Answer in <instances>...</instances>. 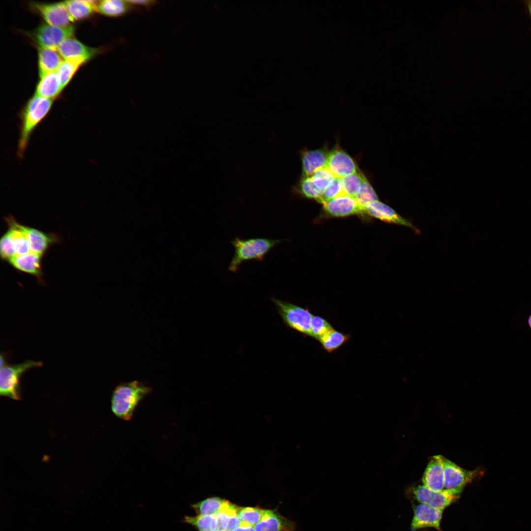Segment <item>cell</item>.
<instances>
[{
  "mask_svg": "<svg viewBox=\"0 0 531 531\" xmlns=\"http://www.w3.org/2000/svg\"><path fill=\"white\" fill-rule=\"evenodd\" d=\"M54 100L34 95L25 103L19 114V136L17 154L24 157L31 135L46 118L52 107Z\"/></svg>",
  "mask_w": 531,
  "mask_h": 531,
  "instance_id": "cell-1",
  "label": "cell"
},
{
  "mask_svg": "<svg viewBox=\"0 0 531 531\" xmlns=\"http://www.w3.org/2000/svg\"><path fill=\"white\" fill-rule=\"evenodd\" d=\"M145 382L135 380L121 383L114 389L111 396V410L115 416L130 420L142 400L152 391Z\"/></svg>",
  "mask_w": 531,
  "mask_h": 531,
  "instance_id": "cell-2",
  "label": "cell"
},
{
  "mask_svg": "<svg viewBox=\"0 0 531 531\" xmlns=\"http://www.w3.org/2000/svg\"><path fill=\"white\" fill-rule=\"evenodd\" d=\"M282 242L280 239L267 238L243 239L235 237L231 241L235 253L228 266L229 270L237 272L239 266L245 261H264L266 255Z\"/></svg>",
  "mask_w": 531,
  "mask_h": 531,
  "instance_id": "cell-3",
  "label": "cell"
},
{
  "mask_svg": "<svg viewBox=\"0 0 531 531\" xmlns=\"http://www.w3.org/2000/svg\"><path fill=\"white\" fill-rule=\"evenodd\" d=\"M41 361L28 360L15 364L5 363L0 367V394L15 400L21 399L20 379L28 370L41 367Z\"/></svg>",
  "mask_w": 531,
  "mask_h": 531,
  "instance_id": "cell-4",
  "label": "cell"
},
{
  "mask_svg": "<svg viewBox=\"0 0 531 531\" xmlns=\"http://www.w3.org/2000/svg\"><path fill=\"white\" fill-rule=\"evenodd\" d=\"M271 300L287 327L311 337V321L313 315L308 308L274 297Z\"/></svg>",
  "mask_w": 531,
  "mask_h": 531,
  "instance_id": "cell-5",
  "label": "cell"
},
{
  "mask_svg": "<svg viewBox=\"0 0 531 531\" xmlns=\"http://www.w3.org/2000/svg\"><path fill=\"white\" fill-rule=\"evenodd\" d=\"M6 221L9 226L7 231L0 238L1 257L8 261L12 258L31 252L28 240L18 223L12 217Z\"/></svg>",
  "mask_w": 531,
  "mask_h": 531,
  "instance_id": "cell-6",
  "label": "cell"
},
{
  "mask_svg": "<svg viewBox=\"0 0 531 531\" xmlns=\"http://www.w3.org/2000/svg\"><path fill=\"white\" fill-rule=\"evenodd\" d=\"M75 31V27L73 25L59 27L43 23L27 32L26 35L38 48L57 49L62 42L72 37Z\"/></svg>",
  "mask_w": 531,
  "mask_h": 531,
  "instance_id": "cell-7",
  "label": "cell"
},
{
  "mask_svg": "<svg viewBox=\"0 0 531 531\" xmlns=\"http://www.w3.org/2000/svg\"><path fill=\"white\" fill-rule=\"evenodd\" d=\"M444 472V489L459 495L466 485L483 475L484 472L478 469L467 471L442 456Z\"/></svg>",
  "mask_w": 531,
  "mask_h": 531,
  "instance_id": "cell-8",
  "label": "cell"
},
{
  "mask_svg": "<svg viewBox=\"0 0 531 531\" xmlns=\"http://www.w3.org/2000/svg\"><path fill=\"white\" fill-rule=\"evenodd\" d=\"M31 11L41 17L50 25L66 27L70 26L74 20L69 14L64 2L45 3L31 2L29 3Z\"/></svg>",
  "mask_w": 531,
  "mask_h": 531,
  "instance_id": "cell-9",
  "label": "cell"
},
{
  "mask_svg": "<svg viewBox=\"0 0 531 531\" xmlns=\"http://www.w3.org/2000/svg\"><path fill=\"white\" fill-rule=\"evenodd\" d=\"M322 204L324 212L329 217H343L365 214L355 198L346 194L341 195Z\"/></svg>",
  "mask_w": 531,
  "mask_h": 531,
  "instance_id": "cell-10",
  "label": "cell"
},
{
  "mask_svg": "<svg viewBox=\"0 0 531 531\" xmlns=\"http://www.w3.org/2000/svg\"><path fill=\"white\" fill-rule=\"evenodd\" d=\"M412 493L420 503L442 510L459 498V495L444 490L441 492L431 490L423 484L413 487Z\"/></svg>",
  "mask_w": 531,
  "mask_h": 531,
  "instance_id": "cell-11",
  "label": "cell"
},
{
  "mask_svg": "<svg viewBox=\"0 0 531 531\" xmlns=\"http://www.w3.org/2000/svg\"><path fill=\"white\" fill-rule=\"evenodd\" d=\"M57 50L64 60L82 59L86 62L104 51L103 48L88 47L73 37L62 42Z\"/></svg>",
  "mask_w": 531,
  "mask_h": 531,
  "instance_id": "cell-12",
  "label": "cell"
},
{
  "mask_svg": "<svg viewBox=\"0 0 531 531\" xmlns=\"http://www.w3.org/2000/svg\"><path fill=\"white\" fill-rule=\"evenodd\" d=\"M442 510L420 503L414 508L413 517L411 524L412 531L424 528H433L441 531L440 523Z\"/></svg>",
  "mask_w": 531,
  "mask_h": 531,
  "instance_id": "cell-13",
  "label": "cell"
},
{
  "mask_svg": "<svg viewBox=\"0 0 531 531\" xmlns=\"http://www.w3.org/2000/svg\"><path fill=\"white\" fill-rule=\"evenodd\" d=\"M327 167L335 177L339 178L358 171L354 159L338 147L329 151Z\"/></svg>",
  "mask_w": 531,
  "mask_h": 531,
  "instance_id": "cell-14",
  "label": "cell"
},
{
  "mask_svg": "<svg viewBox=\"0 0 531 531\" xmlns=\"http://www.w3.org/2000/svg\"><path fill=\"white\" fill-rule=\"evenodd\" d=\"M365 213L386 223L407 226L417 232V230L408 220L397 213L386 204L377 200L369 204L365 209Z\"/></svg>",
  "mask_w": 531,
  "mask_h": 531,
  "instance_id": "cell-15",
  "label": "cell"
},
{
  "mask_svg": "<svg viewBox=\"0 0 531 531\" xmlns=\"http://www.w3.org/2000/svg\"><path fill=\"white\" fill-rule=\"evenodd\" d=\"M329 153V151L324 148L302 150V177H311L317 171L327 166Z\"/></svg>",
  "mask_w": 531,
  "mask_h": 531,
  "instance_id": "cell-16",
  "label": "cell"
},
{
  "mask_svg": "<svg viewBox=\"0 0 531 531\" xmlns=\"http://www.w3.org/2000/svg\"><path fill=\"white\" fill-rule=\"evenodd\" d=\"M422 481L423 485L431 490H443L444 472L441 455L432 458L424 471Z\"/></svg>",
  "mask_w": 531,
  "mask_h": 531,
  "instance_id": "cell-17",
  "label": "cell"
},
{
  "mask_svg": "<svg viewBox=\"0 0 531 531\" xmlns=\"http://www.w3.org/2000/svg\"><path fill=\"white\" fill-rule=\"evenodd\" d=\"M254 528L255 531H294L295 525L278 512L267 510L266 515Z\"/></svg>",
  "mask_w": 531,
  "mask_h": 531,
  "instance_id": "cell-18",
  "label": "cell"
},
{
  "mask_svg": "<svg viewBox=\"0 0 531 531\" xmlns=\"http://www.w3.org/2000/svg\"><path fill=\"white\" fill-rule=\"evenodd\" d=\"M63 89L57 71L51 72L40 77L35 91V95L54 100Z\"/></svg>",
  "mask_w": 531,
  "mask_h": 531,
  "instance_id": "cell-19",
  "label": "cell"
},
{
  "mask_svg": "<svg viewBox=\"0 0 531 531\" xmlns=\"http://www.w3.org/2000/svg\"><path fill=\"white\" fill-rule=\"evenodd\" d=\"M19 227L25 234L29 243L31 252L43 255L54 238L40 230L19 224Z\"/></svg>",
  "mask_w": 531,
  "mask_h": 531,
  "instance_id": "cell-20",
  "label": "cell"
},
{
  "mask_svg": "<svg viewBox=\"0 0 531 531\" xmlns=\"http://www.w3.org/2000/svg\"><path fill=\"white\" fill-rule=\"evenodd\" d=\"M42 256L30 253L14 257L8 262L17 269L40 278L42 275L41 260Z\"/></svg>",
  "mask_w": 531,
  "mask_h": 531,
  "instance_id": "cell-21",
  "label": "cell"
},
{
  "mask_svg": "<svg viewBox=\"0 0 531 531\" xmlns=\"http://www.w3.org/2000/svg\"><path fill=\"white\" fill-rule=\"evenodd\" d=\"M38 64L40 77L57 71L63 61L57 49L38 48Z\"/></svg>",
  "mask_w": 531,
  "mask_h": 531,
  "instance_id": "cell-22",
  "label": "cell"
},
{
  "mask_svg": "<svg viewBox=\"0 0 531 531\" xmlns=\"http://www.w3.org/2000/svg\"><path fill=\"white\" fill-rule=\"evenodd\" d=\"M98 1L71 0L64 1L67 11L74 21L86 20L96 11Z\"/></svg>",
  "mask_w": 531,
  "mask_h": 531,
  "instance_id": "cell-23",
  "label": "cell"
},
{
  "mask_svg": "<svg viewBox=\"0 0 531 531\" xmlns=\"http://www.w3.org/2000/svg\"><path fill=\"white\" fill-rule=\"evenodd\" d=\"M133 8L128 0H104L98 1L96 11L110 17H119L124 16Z\"/></svg>",
  "mask_w": 531,
  "mask_h": 531,
  "instance_id": "cell-24",
  "label": "cell"
},
{
  "mask_svg": "<svg viewBox=\"0 0 531 531\" xmlns=\"http://www.w3.org/2000/svg\"><path fill=\"white\" fill-rule=\"evenodd\" d=\"M239 507L227 502L221 512L217 514L219 523L218 531H232L241 524L242 522L237 516Z\"/></svg>",
  "mask_w": 531,
  "mask_h": 531,
  "instance_id": "cell-25",
  "label": "cell"
},
{
  "mask_svg": "<svg viewBox=\"0 0 531 531\" xmlns=\"http://www.w3.org/2000/svg\"><path fill=\"white\" fill-rule=\"evenodd\" d=\"M181 522L192 526L198 531H218L219 529L217 514L185 515Z\"/></svg>",
  "mask_w": 531,
  "mask_h": 531,
  "instance_id": "cell-26",
  "label": "cell"
},
{
  "mask_svg": "<svg viewBox=\"0 0 531 531\" xmlns=\"http://www.w3.org/2000/svg\"><path fill=\"white\" fill-rule=\"evenodd\" d=\"M351 335L337 331L334 328L318 339L322 348L330 354L336 351L351 339Z\"/></svg>",
  "mask_w": 531,
  "mask_h": 531,
  "instance_id": "cell-27",
  "label": "cell"
},
{
  "mask_svg": "<svg viewBox=\"0 0 531 531\" xmlns=\"http://www.w3.org/2000/svg\"><path fill=\"white\" fill-rule=\"evenodd\" d=\"M227 501L219 497L207 498L191 505L197 515H216L221 512Z\"/></svg>",
  "mask_w": 531,
  "mask_h": 531,
  "instance_id": "cell-28",
  "label": "cell"
},
{
  "mask_svg": "<svg viewBox=\"0 0 531 531\" xmlns=\"http://www.w3.org/2000/svg\"><path fill=\"white\" fill-rule=\"evenodd\" d=\"M86 62L82 59L63 60L57 70L63 89L69 83L79 67Z\"/></svg>",
  "mask_w": 531,
  "mask_h": 531,
  "instance_id": "cell-29",
  "label": "cell"
},
{
  "mask_svg": "<svg viewBox=\"0 0 531 531\" xmlns=\"http://www.w3.org/2000/svg\"><path fill=\"white\" fill-rule=\"evenodd\" d=\"M294 193L302 197L319 201L323 192L314 184L311 177H301L293 187Z\"/></svg>",
  "mask_w": 531,
  "mask_h": 531,
  "instance_id": "cell-30",
  "label": "cell"
},
{
  "mask_svg": "<svg viewBox=\"0 0 531 531\" xmlns=\"http://www.w3.org/2000/svg\"><path fill=\"white\" fill-rule=\"evenodd\" d=\"M354 198L364 213L366 207L369 204L378 200V197L375 191L363 174L362 175V180L360 188Z\"/></svg>",
  "mask_w": 531,
  "mask_h": 531,
  "instance_id": "cell-31",
  "label": "cell"
},
{
  "mask_svg": "<svg viewBox=\"0 0 531 531\" xmlns=\"http://www.w3.org/2000/svg\"><path fill=\"white\" fill-rule=\"evenodd\" d=\"M267 510L257 507H239L237 516L242 523L254 526L266 515Z\"/></svg>",
  "mask_w": 531,
  "mask_h": 531,
  "instance_id": "cell-32",
  "label": "cell"
},
{
  "mask_svg": "<svg viewBox=\"0 0 531 531\" xmlns=\"http://www.w3.org/2000/svg\"><path fill=\"white\" fill-rule=\"evenodd\" d=\"M363 174L359 172L351 174L341 178L345 194L355 197L360 188Z\"/></svg>",
  "mask_w": 531,
  "mask_h": 531,
  "instance_id": "cell-33",
  "label": "cell"
},
{
  "mask_svg": "<svg viewBox=\"0 0 531 531\" xmlns=\"http://www.w3.org/2000/svg\"><path fill=\"white\" fill-rule=\"evenodd\" d=\"M343 194H345L341 178L335 177L323 192L318 202L323 204Z\"/></svg>",
  "mask_w": 531,
  "mask_h": 531,
  "instance_id": "cell-34",
  "label": "cell"
},
{
  "mask_svg": "<svg viewBox=\"0 0 531 531\" xmlns=\"http://www.w3.org/2000/svg\"><path fill=\"white\" fill-rule=\"evenodd\" d=\"M332 326L324 318L313 316L311 321V337L317 340L332 329Z\"/></svg>",
  "mask_w": 531,
  "mask_h": 531,
  "instance_id": "cell-35",
  "label": "cell"
},
{
  "mask_svg": "<svg viewBox=\"0 0 531 531\" xmlns=\"http://www.w3.org/2000/svg\"><path fill=\"white\" fill-rule=\"evenodd\" d=\"M334 177L330 170L326 166L315 173L311 178L314 185L323 192Z\"/></svg>",
  "mask_w": 531,
  "mask_h": 531,
  "instance_id": "cell-36",
  "label": "cell"
},
{
  "mask_svg": "<svg viewBox=\"0 0 531 531\" xmlns=\"http://www.w3.org/2000/svg\"><path fill=\"white\" fill-rule=\"evenodd\" d=\"M133 6H141L149 8L153 6L156 1L154 0H128Z\"/></svg>",
  "mask_w": 531,
  "mask_h": 531,
  "instance_id": "cell-37",
  "label": "cell"
},
{
  "mask_svg": "<svg viewBox=\"0 0 531 531\" xmlns=\"http://www.w3.org/2000/svg\"><path fill=\"white\" fill-rule=\"evenodd\" d=\"M232 531H255L253 526L241 523L238 526L234 528Z\"/></svg>",
  "mask_w": 531,
  "mask_h": 531,
  "instance_id": "cell-38",
  "label": "cell"
},
{
  "mask_svg": "<svg viewBox=\"0 0 531 531\" xmlns=\"http://www.w3.org/2000/svg\"><path fill=\"white\" fill-rule=\"evenodd\" d=\"M527 11L531 19V0L524 1Z\"/></svg>",
  "mask_w": 531,
  "mask_h": 531,
  "instance_id": "cell-39",
  "label": "cell"
},
{
  "mask_svg": "<svg viewBox=\"0 0 531 531\" xmlns=\"http://www.w3.org/2000/svg\"><path fill=\"white\" fill-rule=\"evenodd\" d=\"M528 322H529V325L530 326V327L531 328V315L530 316V317L529 318Z\"/></svg>",
  "mask_w": 531,
  "mask_h": 531,
  "instance_id": "cell-40",
  "label": "cell"
},
{
  "mask_svg": "<svg viewBox=\"0 0 531 531\" xmlns=\"http://www.w3.org/2000/svg\"></svg>",
  "mask_w": 531,
  "mask_h": 531,
  "instance_id": "cell-41",
  "label": "cell"
}]
</instances>
